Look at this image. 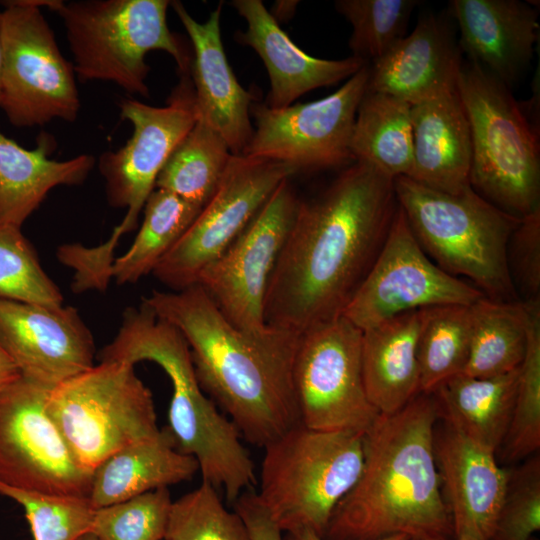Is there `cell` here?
Here are the masks:
<instances>
[{
    "mask_svg": "<svg viewBox=\"0 0 540 540\" xmlns=\"http://www.w3.org/2000/svg\"><path fill=\"white\" fill-rule=\"evenodd\" d=\"M397 207L394 178L360 161L315 197L300 200L266 291V325L301 334L343 315Z\"/></svg>",
    "mask_w": 540,
    "mask_h": 540,
    "instance_id": "6da1fadb",
    "label": "cell"
},
{
    "mask_svg": "<svg viewBox=\"0 0 540 540\" xmlns=\"http://www.w3.org/2000/svg\"><path fill=\"white\" fill-rule=\"evenodd\" d=\"M142 303L182 333L201 388L246 441L265 447L300 423L292 377L300 334L242 331L198 284L153 291Z\"/></svg>",
    "mask_w": 540,
    "mask_h": 540,
    "instance_id": "7a4b0ae2",
    "label": "cell"
},
{
    "mask_svg": "<svg viewBox=\"0 0 540 540\" xmlns=\"http://www.w3.org/2000/svg\"><path fill=\"white\" fill-rule=\"evenodd\" d=\"M438 418L433 393H419L399 411L377 417L364 433L360 476L335 507L323 538L449 540L452 523L434 454Z\"/></svg>",
    "mask_w": 540,
    "mask_h": 540,
    "instance_id": "3957f363",
    "label": "cell"
},
{
    "mask_svg": "<svg viewBox=\"0 0 540 540\" xmlns=\"http://www.w3.org/2000/svg\"><path fill=\"white\" fill-rule=\"evenodd\" d=\"M100 361H151L172 384L169 431L176 448L194 457L202 481L224 489L233 503L255 481L254 463L235 425L222 415L201 388L187 341L172 324L142 303L127 308L114 339L100 352Z\"/></svg>",
    "mask_w": 540,
    "mask_h": 540,
    "instance_id": "277c9868",
    "label": "cell"
},
{
    "mask_svg": "<svg viewBox=\"0 0 540 540\" xmlns=\"http://www.w3.org/2000/svg\"><path fill=\"white\" fill-rule=\"evenodd\" d=\"M120 112L132 124V135L118 150L102 153L98 167L105 180L108 203L126 208V215L109 239L98 246L65 244L58 248L59 261L74 272L75 293L104 291L108 287L114 251L121 236L136 229L159 173L197 121L193 84L182 77L166 106L124 99Z\"/></svg>",
    "mask_w": 540,
    "mask_h": 540,
    "instance_id": "5b68a950",
    "label": "cell"
},
{
    "mask_svg": "<svg viewBox=\"0 0 540 540\" xmlns=\"http://www.w3.org/2000/svg\"><path fill=\"white\" fill-rule=\"evenodd\" d=\"M394 188L415 239L440 269L468 279L491 300L520 301L506 252L521 218L493 205L471 186L449 194L399 176Z\"/></svg>",
    "mask_w": 540,
    "mask_h": 540,
    "instance_id": "8992f818",
    "label": "cell"
},
{
    "mask_svg": "<svg viewBox=\"0 0 540 540\" xmlns=\"http://www.w3.org/2000/svg\"><path fill=\"white\" fill-rule=\"evenodd\" d=\"M457 89L470 125V186L522 218L540 208L539 131L510 88L475 62H463Z\"/></svg>",
    "mask_w": 540,
    "mask_h": 540,
    "instance_id": "52a82bcc",
    "label": "cell"
},
{
    "mask_svg": "<svg viewBox=\"0 0 540 540\" xmlns=\"http://www.w3.org/2000/svg\"><path fill=\"white\" fill-rule=\"evenodd\" d=\"M257 496L283 533L323 536L341 499L358 480L364 433L321 431L301 423L263 447Z\"/></svg>",
    "mask_w": 540,
    "mask_h": 540,
    "instance_id": "ba28073f",
    "label": "cell"
},
{
    "mask_svg": "<svg viewBox=\"0 0 540 540\" xmlns=\"http://www.w3.org/2000/svg\"><path fill=\"white\" fill-rule=\"evenodd\" d=\"M168 0H54L49 10L63 21L75 75L106 81L149 96L147 53L161 50L182 72L188 59L167 25Z\"/></svg>",
    "mask_w": 540,
    "mask_h": 540,
    "instance_id": "9c48e42d",
    "label": "cell"
},
{
    "mask_svg": "<svg viewBox=\"0 0 540 540\" xmlns=\"http://www.w3.org/2000/svg\"><path fill=\"white\" fill-rule=\"evenodd\" d=\"M45 407L90 473L116 451L161 431L152 393L127 361H100L61 382L48 391Z\"/></svg>",
    "mask_w": 540,
    "mask_h": 540,
    "instance_id": "30bf717a",
    "label": "cell"
},
{
    "mask_svg": "<svg viewBox=\"0 0 540 540\" xmlns=\"http://www.w3.org/2000/svg\"><path fill=\"white\" fill-rule=\"evenodd\" d=\"M51 0L4 1L0 108L15 127L73 122L80 99L72 62L42 14Z\"/></svg>",
    "mask_w": 540,
    "mask_h": 540,
    "instance_id": "8fae6325",
    "label": "cell"
},
{
    "mask_svg": "<svg viewBox=\"0 0 540 540\" xmlns=\"http://www.w3.org/2000/svg\"><path fill=\"white\" fill-rule=\"evenodd\" d=\"M292 377L307 428L365 433L380 415L364 385L362 330L343 315L300 334Z\"/></svg>",
    "mask_w": 540,
    "mask_h": 540,
    "instance_id": "7c38bea8",
    "label": "cell"
},
{
    "mask_svg": "<svg viewBox=\"0 0 540 540\" xmlns=\"http://www.w3.org/2000/svg\"><path fill=\"white\" fill-rule=\"evenodd\" d=\"M296 169L272 160L232 155L215 193L153 270L172 291L198 283L244 230L276 188Z\"/></svg>",
    "mask_w": 540,
    "mask_h": 540,
    "instance_id": "4fadbf2b",
    "label": "cell"
},
{
    "mask_svg": "<svg viewBox=\"0 0 540 540\" xmlns=\"http://www.w3.org/2000/svg\"><path fill=\"white\" fill-rule=\"evenodd\" d=\"M369 65L331 95L274 109L252 104L256 128L242 155L287 164L301 171L355 162L350 141L358 106L367 91Z\"/></svg>",
    "mask_w": 540,
    "mask_h": 540,
    "instance_id": "5bb4252c",
    "label": "cell"
},
{
    "mask_svg": "<svg viewBox=\"0 0 540 540\" xmlns=\"http://www.w3.org/2000/svg\"><path fill=\"white\" fill-rule=\"evenodd\" d=\"M49 390L20 376L0 393V482L27 491L88 497L92 473L77 463L48 414Z\"/></svg>",
    "mask_w": 540,
    "mask_h": 540,
    "instance_id": "9a60e30c",
    "label": "cell"
},
{
    "mask_svg": "<svg viewBox=\"0 0 540 540\" xmlns=\"http://www.w3.org/2000/svg\"><path fill=\"white\" fill-rule=\"evenodd\" d=\"M484 294L440 269L422 250L398 205L382 249L343 316L362 331L425 308L470 306Z\"/></svg>",
    "mask_w": 540,
    "mask_h": 540,
    "instance_id": "2e32d148",
    "label": "cell"
},
{
    "mask_svg": "<svg viewBox=\"0 0 540 540\" xmlns=\"http://www.w3.org/2000/svg\"><path fill=\"white\" fill-rule=\"evenodd\" d=\"M300 199L283 181L231 245L200 274L198 285L238 329L264 333L269 280Z\"/></svg>",
    "mask_w": 540,
    "mask_h": 540,
    "instance_id": "e0dca14e",
    "label": "cell"
},
{
    "mask_svg": "<svg viewBox=\"0 0 540 540\" xmlns=\"http://www.w3.org/2000/svg\"><path fill=\"white\" fill-rule=\"evenodd\" d=\"M0 343L22 377L48 389L94 366L93 335L72 306L0 298Z\"/></svg>",
    "mask_w": 540,
    "mask_h": 540,
    "instance_id": "ac0fdd59",
    "label": "cell"
},
{
    "mask_svg": "<svg viewBox=\"0 0 540 540\" xmlns=\"http://www.w3.org/2000/svg\"><path fill=\"white\" fill-rule=\"evenodd\" d=\"M434 454L454 540H490L510 472L491 451L444 422L434 429Z\"/></svg>",
    "mask_w": 540,
    "mask_h": 540,
    "instance_id": "d6986e66",
    "label": "cell"
},
{
    "mask_svg": "<svg viewBox=\"0 0 540 540\" xmlns=\"http://www.w3.org/2000/svg\"><path fill=\"white\" fill-rule=\"evenodd\" d=\"M462 64L449 21L422 13L410 34L372 62L367 90L417 105L457 89Z\"/></svg>",
    "mask_w": 540,
    "mask_h": 540,
    "instance_id": "ffe728a7",
    "label": "cell"
},
{
    "mask_svg": "<svg viewBox=\"0 0 540 540\" xmlns=\"http://www.w3.org/2000/svg\"><path fill=\"white\" fill-rule=\"evenodd\" d=\"M170 5L193 47L198 117L222 136L232 155H242L254 131L250 120L253 95L240 85L228 63L220 30L222 5L203 23L196 21L181 2L172 1Z\"/></svg>",
    "mask_w": 540,
    "mask_h": 540,
    "instance_id": "44dd1931",
    "label": "cell"
},
{
    "mask_svg": "<svg viewBox=\"0 0 540 540\" xmlns=\"http://www.w3.org/2000/svg\"><path fill=\"white\" fill-rule=\"evenodd\" d=\"M459 47L511 89L530 65L538 40V11L519 0H452Z\"/></svg>",
    "mask_w": 540,
    "mask_h": 540,
    "instance_id": "7402d4cb",
    "label": "cell"
},
{
    "mask_svg": "<svg viewBox=\"0 0 540 540\" xmlns=\"http://www.w3.org/2000/svg\"><path fill=\"white\" fill-rule=\"evenodd\" d=\"M231 5L247 23L238 34L262 59L270 80L265 105L290 106L307 92L349 79L368 63L350 56L340 60L315 58L301 50L280 28L260 0H234Z\"/></svg>",
    "mask_w": 540,
    "mask_h": 540,
    "instance_id": "603a6c76",
    "label": "cell"
},
{
    "mask_svg": "<svg viewBox=\"0 0 540 540\" xmlns=\"http://www.w3.org/2000/svg\"><path fill=\"white\" fill-rule=\"evenodd\" d=\"M413 163L408 178L458 194L470 186V125L458 89L411 106Z\"/></svg>",
    "mask_w": 540,
    "mask_h": 540,
    "instance_id": "cb8c5ba5",
    "label": "cell"
},
{
    "mask_svg": "<svg viewBox=\"0 0 540 540\" xmlns=\"http://www.w3.org/2000/svg\"><path fill=\"white\" fill-rule=\"evenodd\" d=\"M426 309L389 318L362 331L366 393L380 414H392L420 393L418 341Z\"/></svg>",
    "mask_w": 540,
    "mask_h": 540,
    "instance_id": "d4e9b609",
    "label": "cell"
},
{
    "mask_svg": "<svg viewBox=\"0 0 540 540\" xmlns=\"http://www.w3.org/2000/svg\"><path fill=\"white\" fill-rule=\"evenodd\" d=\"M51 136L42 133L33 149H26L0 131V223L22 226L47 194L60 185L82 184L95 159L81 154L65 161L49 159Z\"/></svg>",
    "mask_w": 540,
    "mask_h": 540,
    "instance_id": "484cf974",
    "label": "cell"
},
{
    "mask_svg": "<svg viewBox=\"0 0 540 540\" xmlns=\"http://www.w3.org/2000/svg\"><path fill=\"white\" fill-rule=\"evenodd\" d=\"M197 471L196 459L181 453L165 428L153 438L123 447L98 465L88 497L98 509L191 480Z\"/></svg>",
    "mask_w": 540,
    "mask_h": 540,
    "instance_id": "4316f807",
    "label": "cell"
},
{
    "mask_svg": "<svg viewBox=\"0 0 540 540\" xmlns=\"http://www.w3.org/2000/svg\"><path fill=\"white\" fill-rule=\"evenodd\" d=\"M519 368L490 378L464 374L449 378L433 392L439 417L458 433L496 452L511 422Z\"/></svg>",
    "mask_w": 540,
    "mask_h": 540,
    "instance_id": "83f0119b",
    "label": "cell"
},
{
    "mask_svg": "<svg viewBox=\"0 0 540 540\" xmlns=\"http://www.w3.org/2000/svg\"><path fill=\"white\" fill-rule=\"evenodd\" d=\"M350 149L355 161L392 178L408 177L413 163L411 105L367 90L357 109Z\"/></svg>",
    "mask_w": 540,
    "mask_h": 540,
    "instance_id": "f1b7e54d",
    "label": "cell"
},
{
    "mask_svg": "<svg viewBox=\"0 0 540 540\" xmlns=\"http://www.w3.org/2000/svg\"><path fill=\"white\" fill-rule=\"evenodd\" d=\"M470 312L469 355L461 374L490 378L519 368L527 345L524 303L483 297L470 306Z\"/></svg>",
    "mask_w": 540,
    "mask_h": 540,
    "instance_id": "f546056e",
    "label": "cell"
},
{
    "mask_svg": "<svg viewBox=\"0 0 540 540\" xmlns=\"http://www.w3.org/2000/svg\"><path fill=\"white\" fill-rule=\"evenodd\" d=\"M202 208L155 188L143 208V221L133 243L115 258L110 276L117 284L135 283L153 272L198 216Z\"/></svg>",
    "mask_w": 540,
    "mask_h": 540,
    "instance_id": "4dcf8cb0",
    "label": "cell"
},
{
    "mask_svg": "<svg viewBox=\"0 0 540 540\" xmlns=\"http://www.w3.org/2000/svg\"><path fill=\"white\" fill-rule=\"evenodd\" d=\"M231 157L222 136L197 117L159 173L155 188L203 208L219 186Z\"/></svg>",
    "mask_w": 540,
    "mask_h": 540,
    "instance_id": "1f68e13d",
    "label": "cell"
},
{
    "mask_svg": "<svg viewBox=\"0 0 540 540\" xmlns=\"http://www.w3.org/2000/svg\"><path fill=\"white\" fill-rule=\"evenodd\" d=\"M470 306L426 309L418 341L420 393H433L446 380L463 372L471 340Z\"/></svg>",
    "mask_w": 540,
    "mask_h": 540,
    "instance_id": "d6a6232c",
    "label": "cell"
},
{
    "mask_svg": "<svg viewBox=\"0 0 540 540\" xmlns=\"http://www.w3.org/2000/svg\"><path fill=\"white\" fill-rule=\"evenodd\" d=\"M527 345L519 368L511 422L501 446L507 460H520L540 447V300L523 302Z\"/></svg>",
    "mask_w": 540,
    "mask_h": 540,
    "instance_id": "836d02e7",
    "label": "cell"
},
{
    "mask_svg": "<svg viewBox=\"0 0 540 540\" xmlns=\"http://www.w3.org/2000/svg\"><path fill=\"white\" fill-rule=\"evenodd\" d=\"M417 0H337L334 6L352 26L353 57L368 63L384 56L403 37Z\"/></svg>",
    "mask_w": 540,
    "mask_h": 540,
    "instance_id": "e575fe53",
    "label": "cell"
},
{
    "mask_svg": "<svg viewBox=\"0 0 540 540\" xmlns=\"http://www.w3.org/2000/svg\"><path fill=\"white\" fill-rule=\"evenodd\" d=\"M164 540H251L236 511H229L206 481L172 502Z\"/></svg>",
    "mask_w": 540,
    "mask_h": 540,
    "instance_id": "d590c367",
    "label": "cell"
},
{
    "mask_svg": "<svg viewBox=\"0 0 540 540\" xmlns=\"http://www.w3.org/2000/svg\"><path fill=\"white\" fill-rule=\"evenodd\" d=\"M0 298L62 306L63 296L43 270L21 228L0 223Z\"/></svg>",
    "mask_w": 540,
    "mask_h": 540,
    "instance_id": "8d00e7d4",
    "label": "cell"
},
{
    "mask_svg": "<svg viewBox=\"0 0 540 540\" xmlns=\"http://www.w3.org/2000/svg\"><path fill=\"white\" fill-rule=\"evenodd\" d=\"M0 495L23 507L33 540H77L91 529L95 509L87 496L51 495L1 482Z\"/></svg>",
    "mask_w": 540,
    "mask_h": 540,
    "instance_id": "74e56055",
    "label": "cell"
},
{
    "mask_svg": "<svg viewBox=\"0 0 540 540\" xmlns=\"http://www.w3.org/2000/svg\"><path fill=\"white\" fill-rule=\"evenodd\" d=\"M172 502L163 487L95 509L90 532L99 540H164Z\"/></svg>",
    "mask_w": 540,
    "mask_h": 540,
    "instance_id": "f35d334b",
    "label": "cell"
},
{
    "mask_svg": "<svg viewBox=\"0 0 540 540\" xmlns=\"http://www.w3.org/2000/svg\"><path fill=\"white\" fill-rule=\"evenodd\" d=\"M540 529V457L510 473L505 498L490 540H529Z\"/></svg>",
    "mask_w": 540,
    "mask_h": 540,
    "instance_id": "ab89813d",
    "label": "cell"
},
{
    "mask_svg": "<svg viewBox=\"0 0 540 540\" xmlns=\"http://www.w3.org/2000/svg\"><path fill=\"white\" fill-rule=\"evenodd\" d=\"M506 258L519 300H540V208L521 218L509 238Z\"/></svg>",
    "mask_w": 540,
    "mask_h": 540,
    "instance_id": "60d3db41",
    "label": "cell"
},
{
    "mask_svg": "<svg viewBox=\"0 0 540 540\" xmlns=\"http://www.w3.org/2000/svg\"><path fill=\"white\" fill-rule=\"evenodd\" d=\"M233 507L244 521L251 540H284V533L272 520L253 490L242 492L233 502Z\"/></svg>",
    "mask_w": 540,
    "mask_h": 540,
    "instance_id": "b9f144b4",
    "label": "cell"
},
{
    "mask_svg": "<svg viewBox=\"0 0 540 540\" xmlns=\"http://www.w3.org/2000/svg\"><path fill=\"white\" fill-rule=\"evenodd\" d=\"M20 376L17 366L0 343V393Z\"/></svg>",
    "mask_w": 540,
    "mask_h": 540,
    "instance_id": "7bdbcfd3",
    "label": "cell"
},
{
    "mask_svg": "<svg viewBox=\"0 0 540 540\" xmlns=\"http://www.w3.org/2000/svg\"><path fill=\"white\" fill-rule=\"evenodd\" d=\"M410 537L403 534H396L378 540H408ZM284 540H326L316 532L307 528L296 529L284 533Z\"/></svg>",
    "mask_w": 540,
    "mask_h": 540,
    "instance_id": "ee69618b",
    "label": "cell"
},
{
    "mask_svg": "<svg viewBox=\"0 0 540 540\" xmlns=\"http://www.w3.org/2000/svg\"><path fill=\"white\" fill-rule=\"evenodd\" d=\"M298 2L293 1H278V4L283 7V9L275 7V15H272L274 19L278 22V19L281 17L285 19L287 15H292L295 11V6Z\"/></svg>",
    "mask_w": 540,
    "mask_h": 540,
    "instance_id": "f6af8a7d",
    "label": "cell"
},
{
    "mask_svg": "<svg viewBox=\"0 0 540 540\" xmlns=\"http://www.w3.org/2000/svg\"><path fill=\"white\" fill-rule=\"evenodd\" d=\"M77 540H99V538L92 532H86L80 536Z\"/></svg>",
    "mask_w": 540,
    "mask_h": 540,
    "instance_id": "bcb514c9",
    "label": "cell"
},
{
    "mask_svg": "<svg viewBox=\"0 0 540 540\" xmlns=\"http://www.w3.org/2000/svg\"><path fill=\"white\" fill-rule=\"evenodd\" d=\"M1 18V11H0ZM1 71H2V46H1V36H0V91H1Z\"/></svg>",
    "mask_w": 540,
    "mask_h": 540,
    "instance_id": "7dc6e473",
    "label": "cell"
},
{
    "mask_svg": "<svg viewBox=\"0 0 540 540\" xmlns=\"http://www.w3.org/2000/svg\"><path fill=\"white\" fill-rule=\"evenodd\" d=\"M408 540H436V539L409 538Z\"/></svg>",
    "mask_w": 540,
    "mask_h": 540,
    "instance_id": "c3c4849f",
    "label": "cell"
},
{
    "mask_svg": "<svg viewBox=\"0 0 540 540\" xmlns=\"http://www.w3.org/2000/svg\"><path fill=\"white\" fill-rule=\"evenodd\" d=\"M450 540V539H449Z\"/></svg>",
    "mask_w": 540,
    "mask_h": 540,
    "instance_id": "681fc988",
    "label": "cell"
}]
</instances>
